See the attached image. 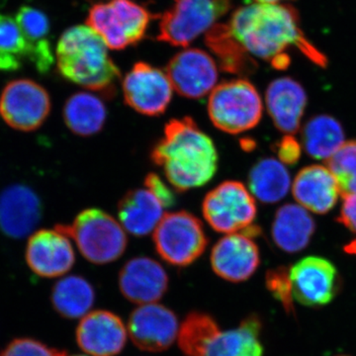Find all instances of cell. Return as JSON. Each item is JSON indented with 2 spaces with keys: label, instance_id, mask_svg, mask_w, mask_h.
<instances>
[{
  "label": "cell",
  "instance_id": "obj_1",
  "mask_svg": "<svg viewBox=\"0 0 356 356\" xmlns=\"http://www.w3.org/2000/svg\"><path fill=\"white\" fill-rule=\"evenodd\" d=\"M227 25L250 56L270 63L275 69L289 65L287 51L291 48L316 65H327L325 56L306 38L300 28L298 14L291 6L254 2L236 9Z\"/></svg>",
  "mask_w": 356,
  "mask_h": 356
},
{
  "label": "cell",
  "instance_id": "obj_2",
  "mask_svg": "<svg viewBox=\"0 0 356 356\" xmlns=\"http://www.w3.org/2000/svg\"><path fill=\"white\" fill-rule=\"evenodd\" d=\"M152 161L163 170L177 192L203 186L216 175L219 156L214 142L191 117L172 119L151 152Z\"/></svg>",
  "mask_w": 356,
  "mask_h": 356
},
{
  "label": "cell",
  "instance_id": "obj_3",
  "mask_svg": "<svg viewBox=\"0 0 356 356\" xmlns=\"http://www.w3.org/2000/svg\"><path fill=\"white\" fill-rule=\"evenodd\" d=\"M107 48L102 37L88 25L74 26L58 40L56 51L58 72L70 83L114 95L121 72Z\"/></svg>",
  "mask_w": 356,
  "mask_h": 356
},
{
  "label": "cell",
  "instance_id": "obj_4",
  "mask_svg": "<svg viewBox=\"0 0 356 356\" xmlns=\"http://www.w3.org/2000/svg\"><path fill=\"white\" fill-rule=\"evenodd\" d=\"M261 323L250 316L236 329L221 331L214 318L194 312L178 332V344L186 356H264Z\"/></svg>",
  "mask_w": 356,
  "mask_h": 356
},
{
  "label": "cell",
  "instance_id": "obj_5",
  "mask_svg": "<svg viewBox=\"0 0 356 356\" xmlns=\"http://www.w3.org/2000/svg\"><path fill=\"white\" fill-rule=\"evenodd\" d=\"M58 231L72 238L84 259L106 264L120 259L128 245L125 229L102 209L81 211L70 225H58Z\"/></svg>",
  "mask_w": 356,
  "mask_h": 356
},
{
  "label": "cell",
  "instance_id": "obj_6",
  "mask_svg": "<svg viewBox=\"0 0 356 356\" xmlns=\"http://www.w3.org/2000/svg\"><path fill=\"white\" fill-rule=\"evenodd\" d=\"M264 104L255 86L245 79H234L215 86L208 100L213 125L231 135L247 132L261 120Z\"/></svg>",
  "mask_w": 356,
  "mask_h": 356
},
{
  "label": "cell",
  "instance_id": "obj_7",
  "mask_svg": "<svg viewBox=\"0 0 356 356\" xmlns=\"http://www.w3.org/2000/svg\"><path fill=\"white\" fill-rule=\"evenodd\" d=\"M153 240L159 257L179 267L197 261L209 243L202 222L186 211L163 215L154 229Z\"/></svg>",
  "mask_w": 356,
  "mask_h": 356
},
{
  "label": "cell",
  "instance_id": "obj_8",
  "mask_svg": "<svg viewBox=\"0 0 356 356\" xmlns=\"http://www.w3.org/2000/svg\"><path fill=\"white\" fill-rule=\"evenodd\" d=\"M151 14L132 0H111L89 10L88 27L111 50H123L144 38Z\"/></svg>",
  "mask_w": 356,
  "mask_h": 356
},
{
  "label": "cell",
  "instance_id": "obj_9",
  "mask_svg": "<svg viewBox=\"0 0 356 356\" xmlns=\"http://www.w3.org/2000/svg\"><path fill=\"white\" fill-rule=\"evenodd\" d=\"M231 0H173L161 15L156 39L172 46L187 47L228 13Z\"/></svg>",
  "mask_w": 356,
  "mask_h": 356
},
{
  "label": "cell",
  "instance_id": "obj_10",
  "mask_svg": "<svg viewBox=\"0 0 356 356\" xmlns=\"http://www.w3.org/2000/svg\"><path fill=\"white\" fill-rule=\"evenodd\" d=\"M202 213L211 228L229 235L252 227L257 218V203L242 182L228 180L207 193Z\"/></svg>",
  "mask_w": 356,
  "mask_h": 356
},
{
  "label": "cell",
  "instance_id": "obj_11",
  "mask_svg": "<svg viewBox=\"0 0 356 356\" xmlns=\"http://www.w3.org/2000/svg\"><path fill=\"white\" fill-rule=\"evenodd\" d=\"M51 109L48 91L31 79L10 81L0 95V116L9 127L21 132H32L41 127Z\"/></svg>",
  "mask_w": 356,
  "mask_h": 356
},
{
  "label": "cell",
  "instance_id": "obj_12",
  "mask_svg": "<svg viewBox=\"0 0 356 356\" xmlns=\"http://www.w3.org/2000/svg\"><path fill=\"white\" fill-rule=\"evenodd\" d=\"M172 86L163 70L138 62L124 77L122 90L126 104L138 113L156 117L172 102Z\"/></svg>",
  "mask_w": 356,
  "mask_h": 356
},
{
  "label": "cell",
  "instance_id": "obj_13",
  "mask_svg": "<svg viewBox=\"0 0 356 356\" xmlns=\"http://www.w3.org/2000/svg\"><path fill=\"white\" fill-rule=\"evenodd\" d=\"M293 299L307 307L325 306L339 291V274L331 261L307 257L288 268Z\"/></svg>",
  "mask_w": 356,
  "mask_h": 356
},
{
  "label": "cell",
  "instance_id": "obj_14",
  "mask_svg": "<svg viewBox=\"0 0 356 356\" xmlns=\"http://www.w3.org/2000/svg\"><path fill=\"white\" fill-rule=\"evenodd\" d=\"M166 76L178 95L200 99L209 95L218 81L216 62L201 49H185L168 62Z\"/></svg>",
  "mask_w": 356,
  "mask_h": 356
},
{
  "label": "cell",
  "instance_id": "obj_15",
  "mask_svg": "<svg viewBox=\"0 0 356 356\" xmlns=\"http://www.w3.org/2000/svg\"><path fill=\"white\" fill-rule=\"evenodd\" d=\"M128 332L138 348L159 353L170 348L178 337L177 315L159 304L140 305L131 314Z\"/></svg>",
  "mask_w": 356,
  "mask_h": 356
},
{
  "label": "cell",
  "instance_id": "obj_16",
  "mask_svg": "<svg viewBox=\"0 0 356 356\" xmlns=\"http://www.w3.org/2000/svg\"><path fill=\"white\" fill-rule=\"evenodd\" d=\"M26 261L41 277H60L69 273L76 261L69 236L57 228L40 229L33 234L26 248Z\"/></svg>",
  "mask_w": 356,
  "mask_h": 356
},
{
  "label": "cell",
  "instance_id": "obj_17",
  "mask_svg": "<svg viewBox=\"0 0 356 356\" xmlns=\"http://www.w3.org/2000/svg\"><path fill=\"white\" fill-rule=\"evenodd\" d=\"M211 266L222 280L238 283L254 275L261 264L259 250L250 236L243 233L229 234L211 252Z\"/></svg>",
  "mask_w": 356,
  "mask_h": 356
},
{
  "label": "cell",
  "instance_id": "obj_18",
  "mask_svg": "<svg viewBox=\"0 0 356 356\" xmlns=\"http://www.w3.org/2000/svg\"><path fill=\"white\" fill-rule=\"evenodd\" d=\"M79 348L91 356H116L127 341V330L120 318L108 311L84 316L76 329Z\"/></svg>",
  "mask_w": 356,
  "mask_h": 356
},
{
  "label": "cell",
  "instance_id": "obj_19",
  "mask_svg": "<svg viewBox=\"0 0 356 356\" xmlns=\"http://www.w3.org/2000/svg\"><path fill=\"white\" fill-rule=\"evenodd\" d=\"M119 287L129 301L139 305L156 303L168 291L165 268L149 257H134L122 267Z\"/></svg>",
  "mask_w": 356,
  "mask_h": 356
},
{
  "label": "cell",
  "instance_id": "obj_20",
  "mask_svg": "<svg viewBox=\"0 0 356 356\" xmlns=\"http://www.w3.org/2000/svg\"><path fill=\"white\" fill-rule=\"evenodd\" d=\"M41 217V200L30 187L14 184L0 193V229L4 235L25 238L36 228Z\"/></svg>",
  "mask_w": 356,
  "mask_h": 356
},
{
  "label": "cell",
  "instance_id": "obj_21",
  "mask_svg": "<svg viewBox=\"0 0 356 356\" xmlns=\"http://www.w3.org/2000/svg\"><path fill=\"white\" fill-rule=\"evenodd\" d=\"M292 193L306 210L325 214L336 205L341 192L327 166L315 165L300 170L293 182Z\"/></svg>",
  "mask_w": 356,
  "mask_h": 356
},
{
  "label": "cell",
  "instance_id": "obj_22",
  "mask_svg": "<svg viewBox=\"0 0 356 356\" xmlns=\"http://www.w3.org/2000/svg\"><path fill=\"white\" fill-rule=\"evenodd\" d=\"M267 110L274 125L281 132L293 135L299 130L307 104L301 84L289 77H281L269 84L266 93Z\"/></svg>",
  "mask_w": 356,
  "mask_h": 356
},
{
  "label": "cell",
  "instance_id": "obj_23",
  "mask_svg": "<svg viewBox=\"0 0 356 356\" xmlns=\"http://www.w3.org/2000/svg\"><path fill=\"white\" fill-rule=\"evenodd\" d=\"M163 204L147 188L128 191L118 203V218L122 227L131 235H149L163 217Z\"/></svg>",
  "mask_w": 356,
  "mask_h": 356
},
{
  "label": "cell",
  "instance_id": "obj_24",
  "mask_svg": "<svg viewBox=\"0 0 356 356\" xmlns=\"http://www.w3.org/2000/svg\"><path fill=\"white\" fill-rule=\"evenodd\" d=\"M315 229V222L308 210L296 204H286L276 212L271 235L283 252L295 254L308 245Z\"/></svg>",
  "mask_w": 356,
  "mask_h": 356
},
{
  "label": "cell",
  "instance_id": "obj_25",
  "mask_svg": "<svg viewBox=\"0 0 356 356\" xmlns=\"http://www.w3.org/2000/svg\"><path fill=\"white\" fill-rule=\"evenodd\" d=\"M29 47V60L41 74L55 63L51 43V26L46 14L29 6H21L15 17Z\"/></svg>",
  "mask_w": 356,
  "mask_h": 356
},
{
  "label": "cell",
  "instance_id": "obj_26",
  "mask_svg": "<svg viewBox=\"0 0 356 356\" xmlns=\"http://www.w3.org/2000/svg\"><path fill=\"white\" fill-rule=\"evenodd\" d=\"M205 43L216 56L222 72L245 76L254 74L257 70V63L234 38L228 25L213 26L206 34Z\"/></svg>",
  "mask_w": 356,
  "mask_h": 356
},
{
  "label": "cell",
  "instance_id": "obj_27",
  "mask_svg": "<svg viewBox=\"0 0 356 356\" xmlns=\"http://www.w3.org/2000/svg\"><path fill=\"white\" fill-rule=\"evenodd\" d=\"M64 120L74 135L89 137L104 127L107 109L104 102L88 92H77L70 96L64 106Z\"/></svg>",
  "mask_w": 356,
  "mask_h": 356
},
{
  "label": "cell",
  "instance_id": "obj_28",
  "mask_svg": "<svg viewBox=\"0 0 356 356\" xmlns=\"http://www.w3.org/2000/svg\"><path fill=\"white\" fill-rule=\"evenodd\" d=\"M248 188L254 197L264 203H276L290 188V175L280 159H259L248 173Z\"/></svg>",
  "mask_w": 356,
  "mask_h": 356
},
{
  "label": "cell",
  "instance_id": "obj_29",
  "mask_svg": "<svg viewBox=\"0 0 356 356\" xmlns=\"http://www.w3.org/2000/svg\"><path fill=\"white\" fill-rule=\"evenodd\" d=\"M95 299V289L81 276L63 278L56 283L51 292V303L56 311L67 318H79L88 315Z\"/></svg>",
  "mask_w": 356,
  "mask_h": 356
},
{
  "label": "cell",
  "instance_id": "obj_30",
  "mask_svg": "<svg viewBox=\"0 0 356 356\" xmlns=\"http://www.w3.org/2000/svg\"><path fill=\"white\" fill-rule=\"evenodd\" d=\"M303 144L312 158L327 161L344 144L341 123L329 115L313 117L303 129Z\"/></svg>",
  "mask_w": 356,
  "mask_h": 356
},
{
  "label": "cell",
  "instance_id": "obj_31",
  "mask_svg": "<svg viewBox=\"0 0 356 356\" xmlns=\"http://www.w3.org/2000/svg\"><path fill=\"white\" fill-rule=\"evenodd\" d=\"M29 60V47L17 21L0 13V70L15 72Z\"/></svg>",
  "mask_w": 356,
  "mask_h": 356
},
{
  "label": "cell",
  "instance_id": "obj_32",
  "mask_svg": "<svg viewBox=\"0 0 356 356\" xmlns=\"http://www.w3.org/2000/svg\"><path fill=\"white\" fill-rule=\"evenodd\" d=\"M327 166L336 177L343 195L356 193V140L344 143L327 159Z\"/></svg>",
  "mask_w": 356,
  "mask_h": 356
},
{
  "label": "cell",
  "instance_id": "obj_33",
  "mask_svg": "<svg viewBox=\"0 0 356 356\" xmlns=\"http://www.w3.org/2000/svg\"><path fill=\"white\" fill-rule=\"evenodd\" d=\"M0 356H67L64 351L49 348L36 339H17L2 350Z\"/></svg>",
  "mask_w": 356,
  "mask_h": 356
},
{
  "label": "cell",
  "instance_id": "obj_34",
  "mask_svg": "<svg viewBox=\"0 0 356 356\" xmlns=\"http://www.w3.org/2000/svg\"><path fill=\"white\" fill-rule=\"evenodd\" d=\"M266 285L274 297L283 304L286 310H291L293 297L290 287L289 273L286 267L269 270L266 274Z\"/></svg>",
  "mask_w": 356,
  "mask_h": 356
},
{
  "label": "cell",
  "instance_id": "obj_35",
  "mask_svg": "<svg viewBox=\"0 0 356 356\" xmlns=\"http://www.w3.org/2000/svg\"><path fill=\"white\" fill-rule=\"evenodd\" d=\"M145 186L153 192L154 196L163 204V208H170L175 205V193L156 173L151 172L147 175L145 178Z\"/></svg>",
  "mask_w": 356,
  "mask_h": 356
},
{
  "label": "cell",
  "instance_id": "obj_36",
  "mask_svg": "<svg viewBox=\"0 0 356 356\" xmlns=\"http://www.w3.org/2000/svg\"><path fill=\"white\" fill-rule=\"evenodd\" d=\"M276 153L281 163L294 165L301 156V146L292 135H286L276 144Z\"/></svg>",
  "mask_w": 356,
  "mask_h": 356
},
{
  "label": "cell",
  "instance_id": "obj_37",
  "mask_svg": "<svg viewBox=\"0 0 356 356\" xmlns=\"http://www.w3.org/2000/svg\"><path fill=\"white\" fill-rule=\"evenodd\" d=\"M339 221L356 234V193L343 195Z\"/></svg>",
  "mask_w": 356,
  "mask_h": 356
},
{
  "label": "cell",
  "instance_id": "obj_38",
  "mask_svg": "<svg viewBox=\"0 0 356 356\" xmlns=\"http://www.w3.org/2000/svg\"><path fill=\"white\" fill-rule=\"evenodd\" d=\"M248 2L255 1L259 3H277L280 0H247Z\"/></svg>",
  "mask_w": 356,
  "mask_h": 356
},
{
  "label": "cell",
  "instance_id": "obj_39",
  "mask_svg": "<svg viewBox=\"0 0 356 356\" xmlns=\"http://www.w3.org/2000/svg\"><path fill=\"white\" fill-rule=\"evenodd\" d=\"M74 356H83V355H74Z\"/></svg>",
  "mask_w": 356,
  "mask_h": 356
},
{
  "label": "cell",
  "instance_id": "obj_40",
  "mask_svg": "<svg viewBox=\"0 0 356 356\" xmlns=\"http://www.w3.org/2000/svg\"><path fill=\"white\" fill-rule=\"evenodd\" d=\"M339 356H341V355H339ZM341 356H343V355H341Z\"/></svg>",
  "mask_w": 356,
  "mask_h": 356
}]
</instances>
